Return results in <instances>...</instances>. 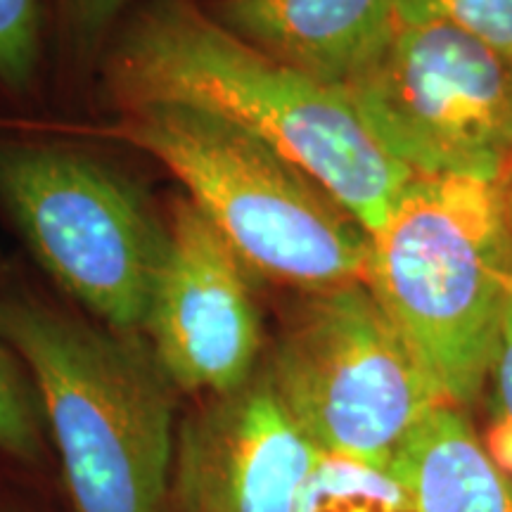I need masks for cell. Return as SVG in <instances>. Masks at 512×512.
<instances>
[{"mask_svg": "<svg viewBox=\"0 0 512 512\" xmlns=\"http://www.w3.org/2000/svg\"><path fill=\"white\" fill-rule=\"evenodd\" d=\"M107 86L126 112L171 102L245 128L302 166L370 235L415 178L344 88L249 46L195 0L140 5L107 60Z\"/></svg>", "mask_w": 512, "mask_h": 512, "instance_id": "1", "label": "cell"}, {"mask_svg": "<svg viewBox=\"0 0 512 512\" xmlns=\"http://www.w3.org/2000/svg\"><path fill=\"white\" fill-rule=\"evenodd\" d=\"M510 183L415 176L370 235L363 283L460 411L486 392L512 306Z\"/></svg>", "mask_w": 512, "mask_h": 512, "instance_id": "2", "label": "cell"}, {"mask_svg": "<svg viewBox=\"0 0 512 512\" xmlns=\"http://www.w3.org/2000/svg\"><path fill=\"white\" fill-rule=\"evenodd\" d=\"M0 337L29 370L76 512H169L174 384L143 335L0 297Z\"/></svg>", "mask_w": 512, "mask_h": 512, "instance_id": "3", "label": "cell"}, {"mask_svg": "<svg viewBox=\"0 0 512 512\" xmlns=\"http://www.w3.org/2000/svg\"><path fill=\"white\" fill-rule=\"evenodd\" d=\"M121 133L174 174L254 275L299 292L366 278L370 233L283 152L207 110L145 105Z\"/></svg>", "mask_w": 512, "mask_h": 512, "instance_id": "4", "label": "cell"}, {"mask_svg": "<svg viewBox=\"0 0 512 512\" xmlns=\"http://www.w3.org/2000/svg\"><path fill=\"white\" fill-rule=\"evenodd\" d=\"M264 373L320 453L382 470L444 403L363 280L302 292Z\"/></svg>", "mask_w": 512, "mask_h": 512, "instance_id": "5", "label": "cell"}, {"mask_svg": "<svg viewBox=\"0 0 512 512\" xmlns=\"http://www.w3.org/2000/svg\"><path fill=\"white\" fill-rule=\"evenodd\" d=\"M0 207L64 292L105 328L143 335L166 226L124 174L62 145L0 140Z\"/></svg>", "mask_w": 512, "mask_h": 512, "instance_id": "6", "label": "cell"}, {"mask_svg": "<svg viewBox=\"0 0 512 512\" xmlns=\"http://www.w3.org/2000/svg\"><path fill=\"white\" fill-rule=\"evenodd\" d=\"M344 91L413 176L510 178L512 57L444 19L401 15Z\"/></svg>", "mask_w": 512, "mask_h": 512, "instance_id": "7", "label": "cell"}, {"mask_svg": "<svg viewBox=\"0 0 512 512\" xmlns=\"http://www.w3.org/2000/svg\"><path fill=\"white\" fill-rule=\"evenodd\" d=\"M249 275L214 223L178 200L143 325L176 389L221 396L259 373L261 316Z\"/></svg>", "mask_w": 512, "mask_h": 512, "instance_id": "8", "label": "cell"}, {"mask_svg": "<svg viewBox=\"0 0 512 512\" xmlns=\"http://www.w3.org/2000/svg\"><path fill=\"white\" fill-rule=\"evenodd\" d=\"M323 456L259 368L240 389L211 396L185 420L174 458L176 510L297 512Z\"/></svg>", "mask_w": 512, "mask_h": 512, "instance_id": "9", "label": "cell"}, {"mask_svg": "<svg viewBox=\"0 0 512 512\" xmlns=\"http://www.w3.org/2000/svg\"><path fill=\"white\" fill-rule=\"evenodd\" d=\"M211 15L285 67L347 88L394 38L399 0H216Z\"/></svg>", "mask_w": 512, "mask_h": 512, "instance_id": "10", "label": "cell"}, {"mask_svg": "<svg viewBox=\"0 0 512 512\" xmlns=\"http://www.w3.org/2000/svg\"><path fill=\"white\" fill-rule=\"evenodd\" d=\"M389 470L408 489L415 512H512V477L467 411L448 403L408 434Z\"/></svg>", "mask_w": 512, "mask_h": 512, "instance_id": "11", "label": "cell"}, {"mask_svg": "<svg viewBox=\"0 0 512 512\" xmlns=\"http://www.w3.org/2000/svg\"><path fill=\"white\" fill-rule=\"evenodd\" d=\"M297 512H415L392 470L323 456L306 479Z\"/></svg>", "mask_w": 512, "mask_h": 512, "instance_id": "12", "label": "cell"}, {"mask_svg": "<svg viewBox=\"0 0 512 512\" xmlns=\"http://www.w3.org/2000/svg\"><path fill=\"white\" fill-rule=\"evenodd\" d=\"M0 453L19 463H38L43 453L41 403L22 361L0 337Z\"/></svg>", "mask_w": 512, "mask_h": 512, "instance_id": "13", "label": "cell"}, {"mask_svg": "<svg viewBox=\"0 0 512 512\" xmlns=\"http://www.w3.org/2000/svg\"><path fill=\"white\" fill-rule=\"evenodd\" d=\"M43 0H0V86L22 93L41 60Z\"/></svg>", "mask_w": 512, "mask_h": 512, "instance_id": "14", "label": "cell"}, {"mask_svg": "<svg viewBox=\"0 0 512 512\" xmlns=\"http://www.w3.org/2000/svg\"><path fill=\"white\" fill-rule=\"evenodd\" d=\"M399 12L444 19L512 57V0H399Z\"/></svg>", "mask_w": 512, "mask_h": 512, "instance_id": "15", "label": "cell"}, {"mask_svg": "<svg viewBox=\"0 0 512 512\" xmlns=\"http://www.w3.org/2000/svg\"><path fill=\"white\" fill-rule=\"evenodd\" d=\"M486 389H489V427L482 439L496 463L512 477V306Z\"/></svg>", "mask_w": 512, "mask_h": 512, "instance_id": "16", "label": "cell"}, {"mask_svg": "<svg viewBox=\"0 0 512 512\" xmlns=\"http://www.w3.org/2000/svg\"><path fill=\"white\" fill-rule=\"evenodd\" d=\"M69 36L79 50L91 53L102 43L107 31L119 22L131 0H60Z\"/></svg>", "mask_w": 512, "mask_h": 512, "instance_id": "17", "label": "cell"}]
</instances>
